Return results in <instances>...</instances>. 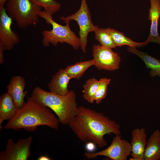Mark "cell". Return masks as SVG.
<instances>
[{
    "label": "cell",
    "instance_id": "1",
    "mask_svg": "<svg viewBox=\"0 0 160 160\" xmlns=\"http://www.w3.org/2000/svg\"><path fill=\"white\" fill-rule=\"evenodd\" d=\"M68 125L81 141L92 142L100 148L107 145L105 135H121L120 126L115 121L101 112L83 106H78L76 115Z\"/></svg>",
    "mask_w": 160,
    "mask_h": 160
},
{
    "label": "cell",
    "instance_id": "2",
    "mask_svg": "<svg viewBox=\"0 0 160 160\" xmlns=\"http://www.w3.org/2000/svg\"><path fill=\"white\" fill-rule=\"evenodd\" d=\"M60 123L57 117L50 108L31 97H28L22 108L17 109L15 115L8 120L4 128L15 131L23 129L33 132L38 126H46L58 130Z\"/></svg>",
    "mask_w": 160,
    "mask_h": 160
},
{
    "label": "cell",
    "instance_id": "3",
    "mask_svg": "<svg viewBox=\"0 0 160 160\" xmlns=\"http://www.w3.org/2000/svg\"><path fill=\"white\" fill-rule=\"evenodd\" d=\"M40 104L51 110L56 115L60 122L68 124L76 114L78 106L75 92L72 90L65 95L51 93L39 87L33 90L31 96Z\"/></svg>",
    "mask_w": 160,
    "mask_h": 160
},
{
    "label": "cell",
    "instance_id": "4",
    "mask_svg": "<svg viewBox=\"0 0 160 160\" xmlns=\"http://www.w3.org/2000/svg\"><path fill=\"white\" fill-rule=\"evenodd\" d=\"M39 15L48 23L52 25V29L50 31L44 30L42 32L43 38L42 43L45 47L50 44L56 46L59 43H66L72 46L75 49H78L80 47L79 38L71 29L69 23L65 25H62L55 22L52 16L44 11L41 10Z\"/></svg>",
    "mask_w": 160,
    "mask_h": 160
},
{
    "label": "cell",
    "instance_id": "5",
    "mask_svg": "<svg viewBox=\"0 0 160 160\" xmlns=\"http://www.w3.org/2000/svg\"><path fill=\"white\" fill-rule=\"evenodd\" d=\"M5 7L9 15L21 29L36 25L39 21V13L42 8L30 0H8Z\"/></svg>",
    "mask_w": 160,
    "mask_h": 160
},
{
    "label": "cell",
    "instance_id": "6",
    "mask_svg": "<svg viewBox=\"0 0 160 160\" xmlns=\"http://www.w3.org/2000/svg\"><path fill=\"white\" fill-rule=\"evenodd\" d=\"M86 0H81L80 7L75 13L66 17L62 16L60 18V20L66 23L72 20L77 22L79 28V38L80 47L84 53L86 52L88 33L95 32L99 28L97 26L94 25L92 22L91 15Z\"/></svg>",
    "mask_w": 160,
    "mask_h": 160
},
{
    "label": "cell",
    "instance_id": "7",
    "mask_svg": "<svg viewBox=\"0 0 160 160\" xmlns=\"http://www.w3.org/2000/svg\"><path fill=\"white\" fill-rule=\"evenodd\" d=\"M131 151L130 143L122 139L121 135H115L110 145L105 149L95 152H85L84 155L88 159L103 156L113 160H126Z\"/></svg>",
    "mask_w": 160,
    "mask_h": 160
},
{
    "label": "cell",
    "instance_id": "8",
    "mask_svg": "<svg viewBox=\"0 0 160 160\" xmlns=\"http://www.w3.org/2000/svg\"><path fill=\"white\" fill-rule=\"evenodd\" d=\"M94 66L99 70L113 71L119 69L121 59L112 49L99 44H94L92 48Z\"/></svg>",
    "mask_w": 160,
    "mask_h": 160
},
{
    "label": "cell",
    "instance_id": "9",
    "mask_svg": "<svg viewBox=\"0 0 160 160\" xmlns=\"http://www.w3.org/2000/svg\"><path fill=\"white\" fill-rule=\"evenodd\" d=\"M33 137L29 136L20 139L15 143L9 138L5 150L0 152V160H26L30 156V147Z\"/></svg>",
    "mask_w": 160,
    "mask_h": 160
},
{
    "label": "cell",
    "instance_id": "10",
    "mask_svg": "<svg viewBox=\"0 0 160 160\" xmlns=\"http://www.w3.org/2000/svg\"><path fill=\"white\" fill-rule=\"evenodd\" d=\"M12 20L5 7L0 8V43L7 50L12 49L20 41L18 35L11 29Z\"/></svg>",
    "mask_w": 160,
    "mask_h": 160
},
{
    "label": "cell",
    "instance_id": "11",
    "mask_svg": "<svg viewBox=\"0 0 160 160\" xmlns=\"http://www.w3.org/2000/svg\"><path fill=\"white\" fill-rule=\"evenodd\" d=\"M131 134V157L129 159L144 160V153L147 143L145 129L144 128L135 129Z\"/></svg>",
    "mask_w": 160,
    "mask_h": 160
},
{
    "label": "cell",
    "instance_id": "12",
    "mask_svg": "<svg viewBox=\"0 0 160 160\" xmlns=\"http://www.w3.org/2000/svg\"><path fill=\"white\" fill-rule=\"evenodd\" d=\"M25 78L21 76L15 75L12 77L7 87V92L12 97L17 109L22 108L25 103Z\"/></svg>",
    "mask_w": 160,
    "mask_h": 160
},
{
    "label": "cell",
    "instance_id": "13",
    "mask_svg": "<svg viewBox=\"0 0 160 160\" xmlns=\"http://www.w3.org/2000/svg\"><path fill=\"white\" fill-rule=\"evenodd\" d=\"M71 79L65 69H60L52 77L48 84L49 91L60 95H65L69 92L68 86Z\"/></svg>",
    "mask_w": 160,
    "mask_h": 160
},
{
    "label": "cell",
    "instance_id": "14",
    "mask_svg": "<svg viewBox=\"0 0 160 160\" xmlns=\"http://www.w3.org/2000/svg\"><path fill=\"white\" fill-rule=\"evenodd\" d=\"M148 20L151 21L149 35L145 41L147 44L150 42H156L160 45V37L158 32V25L160 16V0H150Z\"/></svg>",
    "mask_w": 160,
    "mask_h": 160
},
{
    "label": "cell",
    "instance_id": "15",
    "mask_svg": "<svg viewBox=\"0 0 160 160\" xmlns=\"http://www.w3.org/2000/svg\"><path fill=\"white\" fill-rule=\"evenodd\" d=\"M17 108L12 97L7 92L0 97V130L2 128V122L9 120L15 115Z\"/></svg>",
    "mask_w": 160,
    "mask_h": 160
},
{
    "label": "cell",
    "instance_id": "16",
    "mask_svg": "<svg viewBox=\"0 0 160 160\" xmlns=\"http://www.w3.org/2000/svg\"><path fill=\"white\" fill-rule=\"evenodd\" d=\"M144 160H160V131L155 130L147 141L144 153Z\"/></svg>",
    "mask_w": 160,
    "mask_h": 160
},
{
    "label": "cell",
    "instance_id": "17",
    "mask_svg": "<svg viewBox=\"0 0 160 160\" xmlns=\"http://www.w3.org/2000/svg\"><path fill=\"white\" fill-rule=\"evenodd\" d=\"M127 50L140 57L144 62L146 67L151 69L150 74L152 77L158 76L160 77V60L141 52L135 47H129Z\"/></svg>",
    "mask_w": 160,
    "mask_h": 160
},
{
    "label": "cell",
    "instance_id": "18",
    "mask_svg": "<svg viewBox=\"0 0 160 160\" xmlns=\"http://www.w3.org/2000/svg\"><path fill=\"white\" fill-rule=\"evenodd\" d=\"M93 59L77 62L72 65H68L65 69L70 78L79 79L90 67L94 66Z\"/></svg>",
    "mask_w": 160,
    "mask_h": 160
},
{
    "label": "cell",
    "instance_id": "19",
    "mask_svg": "<svg viewBox=\"0 0 160 160\" xmlns=\"http://www.w3.org/2000/svg\"><path fill=\"white\" fill-rule=\"evenodd\" d=\"M105 29L111 36L116 47L127 45L129 47L136 48L147 44L145 41L141 43L135 42L126 36L122 33L114 29L108 28Z\"/></svg>",
    "mask_w": 160,
    "mask_h": 160
},
{
    "label": "cell",
    "instance_id": "20",
    "mask_svg": "<svg viewBox=\"0 0 160 160\" xmlns=\"http://www.w3.org/2000/svg\"><path fill=\"white\" fill-rule=\"evenodd\" d=\"M99 80L92 78L86 81L83 86V97L88 102L95 101V97L99 85Z\"/></svg>",
    "mask_w": 160,
    "mask_h": 160
},
{
    "label": "cell",
    "instance_id": "21",
    "mask_svg": "<svg viewBox=\"0 0 160 160\" xmlns=\"http://www.w3.org/2000/svg\"><path fill=\"white\" fill-rule=\"evenodd\" d=\"M30 0L34 4L42 7L44 11L52 16L61 7L60 4L55 0Z\"/></svg>",
    "mask_w": 160,
    "mask_h": 160
},
{
    "label": "cell",
    "instance_id": "22",
    "mask_svg": "<svg viewBox=\"0 0 160 160\" xmlns=\"http://www.w3.org/2000/svg\"><path fill=\"white\" fill-rule=\"evenodd\" d=\"M95 32L96 40L100 43L102 46L111 49L116 47L111 36L105 29L99 28Z\"/></svg>",
    "mask_w": 160,
    "mask_h": 160
},
{
    "label": "cell",
    "instance_id": "23",
    "mask_svg": "<svg viewBox=\"0 0 160 160\" xmlns=\"http://www.w3.org/2000/svg\"><path fill=\"white\" fill-rule=\"evenodd\" d=\"M111 80L106 78H100L99 80V85L95 94V101L97 104L100 103L106 97L107 87Z\"/></svg>",
    "mask_w": 160,
    "mask_h": 160
},
{
    "label": "cell",
    "instance_id": "24",
    "mask_svg": "<svg viewBox=\"0 0 160 160\" xmlns=\"http://www.w3.org/2000/svg\"><path fill=\"white\" fill-rule=\"evenodd\" d=\"M96 144L94 143L89 141L86 143L85 148L88 152L92 153L95 151L96 148Z\"/></svg>",
    "mask_w": 160,
    "mask_h": 160
},
{
    "label": "cell",
    "instance_id": "25",
    "mask_svg": "<svg viewBox=\"0 0 160 160\" xmlns=\"http://www.w3.org/2000/svg\"><path fill=\"white\" fill-rule=\"evenodd\" d=\"M6 50L4 46L0 43V64H2L4 61V51Z\"/></svg>",
    "mask_w": 160,
    "mask_h": 160
},
{
    "label": "cell",
    "instance_id": "26",
    "mask_svg": "<svg viewBox=\"0 0 160 160\" xmlns=\"http://www.w3.org/2000/svg\"><path fill=\"white\" fill-rule=\"evenodd\" d=\"M50 159L48 156H42L38 158V160H50Z\"/></svg>",
    "mask_w": 160,
    "mask_h": 160
},
{
    "label": "cell",
    "instance_id": "27",
    "mask_svg": "<svg viewBox=\"0 0 160 160\" xmlns=\"http://www.w3.org/2000/svg\"><path fill=\"white\" fill-rule=\"evenodd\" d=\"M8 0H0V8L4 7Z\"/></svg>",
    "mask_w": 160,
    "mask_h": 160
}]
</instances>
